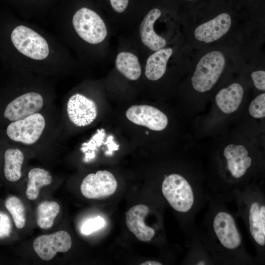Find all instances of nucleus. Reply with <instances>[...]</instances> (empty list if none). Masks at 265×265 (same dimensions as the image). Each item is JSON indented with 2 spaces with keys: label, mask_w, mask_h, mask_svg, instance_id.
Instances as JSON below:
<instances>
[{
  "label": "nucleus",
  "mask_w": 265,
  "mask_h": 265,
  "mask_svg": "<svg viewBox=\"0 0 265 265\" xmlns=\"http://www.w3.org/2000/svg\"><path fill=\"white\" fill-rule=\"evenodd\" d=\"M149 212V208L144 204H138L130 208L126 213V223L129 230L140 241H151L155 231L146 225L145 218Z\"/></svg>",
  "instance_id": "15"
},
{
  "label": "nucleus",
  "mask_w": 265,
  "mask_h": 265,
  "mask_svg": "<svg viewBox=\"0 0 265 265\" xmlns=\"http://www.w3.org/2000/svg\"><path fill=\"white\" fill-rule=\"evenodd\" d=\"M117 182L114 175L106 170L90 173L83 179L80 191L84 197L90 199H100L109 197L116 191Z\"/></svg>",
  "instance_id": "9"
},
{
  "label": "nucleus",
  "mask_w": 265,
  "mask_h": 265,
  "mask_svg": "<svg viewBox=\"0 0 265 265\" xmlns=\"http://www.w3.org/2000/svg\"><path fill=\"white\" fill-rule=\"evenodd\" d=\"M207 229L209 249L216 255L234 259L243 253L242 237L234 215L223 207L212 208Z\"/></svg>",
  "instance_id": "1"
},
{
  "label": "nucleus",
  "mask_w": 265,
  "mask_h": 265,
  "mask_svg": "<svg viewBox=\"0 0 265 265\" xmlns=\"http://www.w3.org/2000/svg\"><path fill=\"white\" fill-rule=\"evenodd\" d=\"M242 191V190H241ZM239 212L241 214L252 240L259 252L265 247V203L259 189L244 187L238 190Z\"/></svg>",
  "instance_id": "2"
},
{
  "label": "nucleus",
  "mask_w": 265,
  "mask_h": 265,
  "mask_svg": "<svg viewBox=\"0 0 265 265\" xmlns=\"http://www.w3.org/2000/svg\"><path fill=\"white\" fill-rule=\"evenodd\" d=\"M72 246L70 235L65 231L49 235H41L35 238L33 247L37 255L43 260L52 259L57 252H66Z\"/></svg>",
  "instance_id": "11"
},
{
  "label": "nucleus",
  "mask_w": 265,
  "mask_h": 265,
  "mask_svg": "<svg viewBox=\"0 0 265 265\" xmlns=\"http://www.w3.org/2000/svg\"><path fill=\"white\" fill-rule=\"evenodd\" d=\"M12 230V223L9 216L0 212V238H3L10 235Z\"/></svg>",
  "instance_id": "26"
},
{
  "label": "nucleus",
  "mask_w": 265,
  "mask_h": 265,
  "mask_svg": "<svg viewBox=\"0 0 265 265\" xmlns=\"http://www.w3.org/2000/svg\"><path fill=\"white\" fill-rule=\"evenodd\" d=\"M242 86L237 82L220 90L215 96L216 103L225 113L235 112L238 108L243 97Z\"/></svg>",
  "instance_id": "17"
},
{
  "label": "nucleus",
  "mask_w": 265,
  "mask_h": 265,
  "mask_svg": "<svg viewBox=\"0 0 265 265\" xmlns=\"http://www.w3.org/2000/svg\"><path fill=\"white\" fill-rule=\"evenodd\" d=\"M44 105L41 95L35 92L26 93L8 103L2 110V116L10 122L15 121L38 112Z\"/></svg>",
  "instance_id": "10"
},
{
  "label": "nucleus",
  "mask_w": 265,
  "mask_h": 265,
  "mask_svg": "<svg viewBox=\"0 0 265 265\" xmlns=\"http://www.w3.org/2000/svg\"><path fill=\"white\" fill-rule=\"evenodd\" d=\"M28 182L26 191L27 198L35 200L39 196L41 187L50 185L53 181L51 173L41 168H34L28 173Z\"/></svg>",
  "instance_id": "20"
},
{
  "label": "nucleus",
  "mask_w": 265,
  "mask_h": 265,
  "mask_svg": "<svg viewBox=\"0 0 265 265\" xmlns=\"http://www.w3.org/2000/svg\"><path fill=\"white\" fill-rule=\"evenodd\" d=\"M223 154L231 177L239 180L244 177L252 163L246 148L242 145L231 144L225 147Z\"/></svg>",
  "instance_id": "14"
},
{
  "label": "nucleus",
  "mask_w": 265,
  "mask_h": 265,
  "mask_svg": "<svg viewBox=\"0 0 265 265\" xmlns=\"http://www.w3.org/2000/svg\"><path fill=\"white\" fill-rule=\"evenodd\" d=\"M249 113L253 117L261 118L265 116V93L257 96L250 103Z\"/></svg>",
  "instance_id": "24"
},
{
  "label": "nucleus",
  "mask_w": 265,
  "mask_h": 265,
  "mask_svg": "<svg viewBox=\"0 0 265 265\" xmlns=\"http://www.w3.org/2000/svg\"><path fill=\"white\" fill-rule=\"evenodd\" d=\"M126 116L133 123L155 131L164 130L168 123L164 113L149 105L132 106L126 111Z\"/></svg>",
  "instance_id": "13"
},
{
  "label": "nucleus",
  "mask_w": 265,
  "mask_h": 265,
  "mask_svg": "<svg viewBox=\"0 0 265 265\" xmlns=\"http://www.w3.org/2000/svg\"><path fill=\"white\" fill-rule=\"evenodd\" d=\"M5 205L16 227L19 229L23 228L26 222V210L21 200L15 196H10L6 199Z\"/></svg>",
  "instance_id": "23"
},
{
  "label": "nucleus",
  "mask_w": 265,
  "mask_h": 265,
  "mask_svg": "<svg viewBox=\"0 0 265 265\" xmlns=\"http://www.w3.org/2000/svg\"><path fill=\"white\" fill-rule=\"evenodd\" d=\"M3 174L9 181H18L22 175V167L24 160V155L18 148L10 147L4 153Z\"/></svg>",
  "instance_id": "19"
},
{
  "label": "nucleus",
  "mask_w": 265,
  "mask_h": 265,
  "mask_svg": "<svg viewBox=\"0 0 265 265\" xmlns=\"http://www.w3.org/2000/svg\"><path fill=\"white\" fill-rule=\"evenodd\" d=\"M172 48H163L155 52L147 59L145 74L150 80H157L164 75L167 64L172 55Z\"/></svg>",
  "instance_id": "18"
},
{
  "label": "nucleus",
  "mask_w": 265,
  "mask_h": 265,
  "mask_svg": "<svg viewBox=\"0 0 265 265\" xmlns=\"http://www.w3.org/2000/svg\"><path fill=\"white\" fill-rule=\"evenodd\" d=\"M129 0H109L113 10L117 13H122L127 8Z\"/></svg>",
  "instance_id": "28"
},
{
  "label": "nucleus",
  "mask_w": 265,
  "mask_h": 265,
  "mask_svg": "<svg viewBox=\"0 0 265 265\" xmlns=\"http://www.w3.org/2000/svg\"><path fill=\"white\" fill-rule=\"evenodd\" d=\"M251 77L255 87L262 91L265 90V72L263 70L253 71Z\"/></svg>",
  "instance_id": "27"
},
{
  "label": "nucleus",
  "mask_w": 265,
  "mask_h": 265,
  "mask_svg": "<svg viewBox=\"0 0 265 265\" xmlns=\"http://www.w3.org/2000/svg\"><path fill=\"white\" fill-rule=\"evenodd\" d=\"M72 23L79 36L91 44L102 42L106 38L107 31L101 17L94 11L82 7L74 15Z\"/></svg>",
  "instance_id": "5"
},
{
  "label": "nucleus",
  "mask_w": 265,
  "mask_h": 265,
  "mask_svg": "<svg viewBox=\"0 0 265 265\" xmlns=\"http://www.w3.org/2000/svg\"><path fill=\"white\" fill-rule=\"evenodd\" d=\"M66 111L70 121L79 127L90 125L98 114L97 106L94 101L79 93L69 98L66 104Z\"/></svg>",
  "instance_id": "12"
},
{
  "label": "nucleus",
  "mask_w": 265,
  "mask_h": 265,
  "mask_svg": "<svg viewBox=\"0 0 265 265\" xmlns=\"http://www.w3.org/2000/svg\"><path fill=\"white\" fill-rule=\"evenodd\" d=\"M224 49H210L196 61L191 79L193 89L200 93L210 91L216 84L229 61Z\"/></svg>",
  "instance_id": "4"
},
{
  "label": "nucleus",
  "mask_w": 265,
  "mask_h": 265,
  "mask_svg": "<svg viewBox=\"0 0 265 265\" xmlns=\"http://www.w3.org/2000/svg\"><path fill=\"white\" fill-rule=\"evenodd\" d=\"M105 224L104 218L101 216H97L84 222L81 227V232L84 235H87L101 229Z\"/></svg>",
  "instance_id": "25"
},
{
  "label": "nucleus",
  "mask_w": 265,
  "mask_h": 265,
  "mask_svg": "<svg viewBox=\"0 0 265 265\" xmlns=\"http://www.w3.org/2000/svg\"><path fill=\"white\" fill-rule=\"evenodd\" d=\"M163 196L170 206L182 213L192 215L200 202L198 187L183 176L173 173L165 177L161 185Z\"/></svg>",
  "instance_id": "3"
},
{
  "label": "nucleus",
  "mask_w": 265,
  "mask_h": 265,
  "mask_svg": "<svg viewBox=\"0 0 265 265\" xmlns=\"http://www.w3.org/2000/svg\"><path fill=\"white\" fill-rule=\"evenodd\" d=\"M60 210L59 205L55 201L40 203L36 210L37 224L42 229L52 227Z\"/></svg>",
  "instance_id": "22"
},
{
  "label": "nucleus",
  "mask_w": 265,
  "mask_h": 265,
  "mask_svg": "<svg viewBox=\"0 0 265 265\" xmlns=\"http://www.w3.org/2000/svg\"><path fill=\"white\" fill-rule=\"evenodd\" d=\"M161 13L157 8L150 10L143 18L140 26V35L142 43L152 51L156 52L163 48L167 44L166 40L158 35L154 26L160 17Z\"/></svg>",
  "instance_id": "16"
},
{
  "label": "nucleus",
  "mask_w": 265,
  "mask_h": 265,
  "mask_svg": "<svg viewBox=\"0 0 265 265\" xmlns=\"http://www.w3.org/2000/svg\"><path fill=\"white\" fill-rule=\"evenodd\" d=\"M11 41L17 50L35 60H43L49 53L46 40L37 32L24 26L15 27L11 34Z\"/></svg>",
  "instance_id": "7"
},
{
  "label": "nucleus",
  "mask_w": 265,
  "mask_h": 265,
  "mask_svg": "<svg viewBox=\"0 0 265 265\" xmlns=\"http://www.w3.org/2000/svg\"><path fill=\"white\" fill-rule=\"evenodd\" d=\"M187 0V1H193V0Z\"/></svg>",
  "instance_id": "30"
},
{
  "label": "nucleus",
  "mask_w": 265,
  "mask_h": 265,
  "mask_svg": "<svg viewBox=\"0 0 265 265\" xmlns=\"http://www.w3.org/2000/svg\"><path fill=\"white\" fill-rule=\"evenodd\" d=\"M162 264L160 262L155 261H148L141 264V265H161Z\"/></svg>",
  "instance_id": "29"
},
{
  "label": "nucleus",
  "mask_w": 265,
  "mask_h": 265,
  "mask_svg": "<svg viewBox=\"0 0 265 265\" xmlns=\"http://www.w3.org/2000/svg\"><path fill=\"white\" fill-rule=\"evenodd\" d=\"M115 65L118 71L130 80H136L141 75L139 60L132 53L126 52L119 53L116 58Z\"/></svg>",
  "instance_id": "21"
},
{
  "label": "nucleus",
  "mask_w": 265,
  "mask_h": 265,
  "mask_svg": "<svg viewBox=\"0 0 265 265\" xmlns=\"http://www.w3.org/2000/svg\"><path fill=\"white\" fill-rule=\"evenodd\" d=\"M233 24V18L230 14L220 13L208 20L197 24L193 30V39L202 45L218 41L229 32Z\"/></svg>",
  "instance_id": "8"
},
{
  "label": "nucleus",
  "mask_w": 265,
  "mask_h": 265,
  "mask_svg": "<svg viewBox=\"0 0 265 265\" xmlns=\"http://www.w3.org/2000/svg\"><path fill=\"white\" fill-rule=\"evenodd\" d=\"M45 126L44 116L37 112L10 122L5 132L8 138L14 142L32 145L39 140Z\"/></svg>",
  "instance_id": "6"
}]
</instances>
